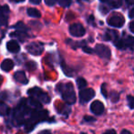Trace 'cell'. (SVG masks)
Masks as SVG:
<instances>
[{
    "label": "cell",
    "mask_w": 134,
    "mask_h": 134,
    "mask_svg": "<svg viewBox=\"0 0 134 134\" xmlns=\"http://www.w3.org/2000/svg\"><path fill=\"white\" fill-rule=\"evenodd\" d=\"M105 88H106V84H105V83H103L102 86H101V93H102V95L104 96L105 98H107L108 94L106 93V90H105Z\"/></svg>",
    "instance_id": "obj_26"
},
{
    "label": "cell",
    "mask_w": 134,
    "mask_h": 134,
    "mask_svg": "<svg viewBox=\"0 0 134 134\" xmlns=\"http://www.w3.org/2000/svg\"><path fill=\"white\" fill-rule=\"evenodd\" d=\"M77 86L80 90H82V88H86L87 86V81L84 80L83 78H79L77 79Z\"/></svg>",
    "instance_id": "obj_15"
},
{
    "label": "cell",
    "mask_w": 134,
    "mask_h": 134,
    "mask_svg": "<svg viewBox=\"0 0 134 134\" xmlns=\"http://www.w3.org/2000/svg\"><path fill=\"white\" fill-rule=\"evenodd\" d=\"M7 48L11 53H18L20 50V47L16 40H10L7 43Z\"/></svg>",
    "instance_id": "obj_11"
},
{
    "label": "cell",
    "mask_w": 134,
    "mask_h": 134,
    "mask_svg": "<svg viewBox=\"0 0 134 134\" xmlns=\"http://www.w3.org/2000/svg\"><path fill=\"white\" fill-rule=\"evenodd\" d=\"M127 101H128V105H129L130 109H134V97L131 95L127 96Z\"/></svg>",
    "instance_id": "obj_18"
},
{
    "label": "cell",
    "mask_w": 134,
    "mask_h": 134,
    "mask_svg": "<svg viewBox=\"0 0 134 134\" xmlns=\"http://www.w3.org/2000/svg\"><path fill=\"white\" fill-rule=\"evenodd\" d=\"M116 46L118 48H120V49H124V48H126V44H125V41L123 40H120L118 41V42H116Z\"/></svg>",
    "instance_id": "obj_24"
},
{
    "label": "cell",
    "mask_w": 134,
    "mask_h": 134,
    "mask_svg": "<svg viewBox=\"0 0 134 134\" xmlns=\"http://www.w3.org/2000/svg\"><path fill=\"white\" fill-rule=\"evenodd\" d=\"M95 52L97 53V55L99 57V58H104V59H109V58H110V55H111L110 49H109L107 46L102 45V44H99V45H97V46H96Z\"/></svg>",
    "instance_id": "obj_5"
},
{
    "label": "cell",
    "mask_w": 134,
    "mask_h": 134,
    "mask_svg": "<svg viewBox=\"0 0 134 134\" xmlns=\"http://www.w3.org/2000/svg\"><path fill=\"white\" fill-rule=\"evenodd\" d=\"M37 134H52V132L50 131H48V130H45V131H39Z\"/></svg>",
    "instance_id": "obj_29"
},
{
    "label": "cell",
    "mask_w": 134,
    "mask_h": 134,
    "mask_svg": "<svg viewBox=\"0 0 134 134\" xmlns=\"http://www.w3.org/2000/svg\"><path fill=\"white\" fill-rule=\"evenodd\" d=\"M2 82H3V77H2L1 75H0V86H1Z\"/></svg>",
    "instance_id": "obj_36"
},
{
    "label": "cell",
    "mask_w": 134,
    "mask_h": 134,
    "mask_svg": "<svg viewBox=\"0 0 134 134\" xmlns=\"http://www.w3.org/2000/svg\"><path fill=\"white\" fill-rule=\"evenodd\" d=\"M9 14V7L7 5H4L3 7H0V27L5 25L7 21Z\"/></svg>",
    "instance_id": "obj_9"
},
{
    "label": "cell",
    "mask_w": 134,
    "mask_h": 134,
    "mask_svg": "<svg viewBox=\"0 0 134 134\" xmlns=\"http://www.w3.org/2000/svg\"><path fill=\"white\" fill-rule=\"evenodd\" d=\"M59 5L63 7H68L71 5L72 3V0H59Z\"/></svg>",
    "instance_id": "obj_23"
},
{
    "label": "cell",
    "mask_w": 134,
    "mask_h": 134,
    "mask_svg": "<svg viewBox=\"0 0 134 134\" xmlns=\"http://www.w3.org/2000/svg\"><path fill=\"white\" fill-rule=\"evenodd\" d=\"M9 113H10V109H9L8 105H7L3 101H1L0 102V116H7V115H9Z\"/></svg>",
    "instance_id": "obj_13"
},
{
    "label": "cell",
    "mask_w": 134,
    "mask_h": 134,
    "mask_svg": "<svg viewBox=\"0 0 134 134\" xmlns=\"http://www.w3.org/2000/svg\"><path fill=\"white\" fill-rule=\"evenodd\" d=\"M103 134H117V132L114 131V130H109V131H105Z\"/></svg>",
    "instance_id": "obj_30"
},
{
    "label": "cell",
    "mask_w": 134,
    "mask_h": 134,
    "mask_svg": "<svg viewBox=\"0 0 134 134\" xmlns=\"http://www.w3.org/2000/svg\"><path fill=\"white\" fill-rule=\"evenodd\" d=\"M58 0H45V3L48 5H54Z\"/></svg>",
    "instance_id": "obj_27"
},
{
    "label": "cell",
    "mask_w": 134,
    "mask_h": 134,
    "mask_svg": "<svg viewBox=\"0 0 134 134\" xmlns=\"http://www.w3.org/2000/svg\"><path fill=\"white\" fill-rule=\"evenodd\" d=\"M27 50L28 53H30L31 55L39 56V55H41V53L43 52V46L40 43H37V42L30 43L29 45H27Z\"/></svg>",
    "instance_id": "obj_7"
},
{
    "label": "cell",
    "mask_w": 134,
    "mask_h": 134,
    "mask_svg": "<svg viewBox=\"0 0 134 134\" xmlns=\"http://www.w3.org/2000/svg\"><path fill=\"white\" fill-rule=\"evenodd\" d=\"M95 90L93 88H82L80 91V101L81 104H85L90 101L94 97H95Z\"/></svg>",
    "instance_id": "obj_3"
},
{
    "label": "cell",
    "mask_w": 134,
    "mask_h": 134,
    "mask_svg": "<svg viewBox=\"0 0 134 134\" xmlns=\"http://www.w3.org/2000/svg\"><path fill=\"white\" fill-rule=\"evenodd\" d=\"M120 134H131V132L128 131V130H122Z\"/></svg>",
    "instance_id": "obj_33"
},
{
    "label": "cell",
    "mask_w": 134,
    "mask_h": 134,
    "mask_svg": "<svg viewBox=\"0 0 134 134\" xmlns=\"http://www.w3.org/2000/svg\"><path fill=\"white\" fill-rule=\"evenodd\" d=\"M104 104L99 100H94L90 105V110L95 115H101L104 112Z\"/></svg>",
    "instance_id": "obj_8"
},
{
    "label": "cell",
    "mask_w": 134,
    "mask_h": 134,
    "mask_svg": "<svg viewBox=\"0 0 134 134\" xmlns=\"http://www.w3.org/2000/svg\"><path fill=\"white\" fill-rule=\"evenodd\" d=\"M69 33L74 37H82L86 33V30L81 24L75 23L69 27Z\"/></svg>",
    "instance_id": "obj_6"
},
{
    "label": "cell",
    "mask_w": 134,
    "mask_h": 134,
    "mask_svg": "<svg viewBox=\"0 0 134 134\" xmlns=\"http://www.w3.org/2000/svg\"><path fill=\"white\" fill-rule=\"evenodd\" d=\"M11 36H16V37H18V38L20 39V40H25V37H27V36L25 35V34H24V32H22V31H20V33H18V32H16V33H12L11 34Z\"/></svg>",
    "instance_id": "obj_21"
},
{
    "label": "cell",
    "mask_w": 134,
    "mask_h": 134,
    "mask_svg": "<svg viewBox=\"0 0 134 134\" xmlns=\"http://www.w3.org/2000/svg\"><path fill=\"white\" fill-rule=\"evenodd\" d=\"M26 67H27V69L29 71H33L37 69V64H36L34 61H30V62H27Z\"/></svg>",
    "instance_id": "obj_20"
},
{
    "label": "cell",
    "mask_w": 134,
    "mask_h": 134,
    "mask_svg": "<svg viewBox=\"0 0 134 134\" xmlns=\"http://www.w3.org/2000/svg\"><path fill=\"white\" fill-rule=\"evenodd\" d=\"M27 12L28 16L32 18H40L41 16V13L36 8H27Z\"/></svg>",
    "instance_id": "obj_14"
},
{
    "label": "cell",
    "mask_w": 134,
    "mask_h": 134,
    "mask_svg": "<svg viewBox=\"0 0 134 134\" xmlns=\"http://www.w3.org/2000/svg\"><path fill=\"white\" fill-rule=\"evenodd\" d=\"M110 5L114 8H118L122 5V0H110Z\"/></svg>",
    "instance_id": "obj_17"
},
{
    "label": "cell",
    "mask_w": 134,
    "mask_h": 134,
    "mask_svg": "<svg viewBox=\"0 0 134 134\" xmlns=\"http://www.w3.org/2000/svg\"><path fill=\"white\" fill-rule=\"evenodd\" d=\"M14 79H15V80L18 81V83H21V84H23V85H26L28 83V80H27V76H26L25 72L22 70L16 71L14 75Z\"/></svg>",
    "instance_id": "obj_10"
},
{
    "label": "cell",
    "mask_w": 134,
    "mask_h": 134,
    "mask_svg": "<svg viewBox=\"0 0 134 134\" xmlns=\"http://www.w3.org/2000/svg\"><path fill=\"white\" fill-rule=\"evenodd\" d=\"M15 27H16L18 30H19V31H22V32H25V31H27V26H26L25 24L22 23V22H18V25H16Z\"/></svg>",
    "instance_id": "obj_19"
},
{
    "label": "cell",
    "mask_w": 134,
    "mask_h": 134,
    "mask_svg": "<svg viewBox=\"0 0 134 134\" xmlns=\"http://www.w3.org/2000/svg\"><path fill=\"white\" fill-rule=\"evenodd\" d=\"M125 23V18L122 15H120L118 13L111 15V16L109 18V25L114 27H121Z\"/></svg>",
    "instance_id": "obj_4"
},
{
    "label": "cell",
    "mask_w": 134,
    "mask_h": 134,
    "mask_svg": "<svg viewBox=\"0 0 134 134\" xmlns=\"http://www.w3.org/2000/svg\"><path fill=\"white\" fill-rule=\"evenodd\" d=\"M30 2H31L32 4H34V5H37V4L40 3L41 0H30Z\"/></svg>",
    "instance_id": "obj_32"
},
{
    "label": "cell",
    "mask_w": 134,
    "mask_h": 134,
    "mask_svg": "<svg viewBox=\"0 0 134 134\" xmlns=\"http://www.w3.org/2000/svg\"><path fill=\"white\" fill-rule=\"evenodd\" d=\"M114 35H117L116 32H114V31H107V33L105 34L104 39H105V40H111Z\"/></svg>",
    "instance_id": "obj_22"
},
{
    "label": "cell",
    "mask_w": 134,
    "mask_h": 134,
    "mask_svg": "<svg viewBox=\"0 0 134 134\" xmlns=\"http://www.w3.org/2000/svg\"><path fill=\"white\" fill-rule=\"evenodd\" d=\"M126 2H127L128 5H132V4H134V0H126Z\"/></svg>",
    "instance_id": "obj_35"
},
{
    "label": "cell",
    "mask_w": 134,
    "mask_h": 134,
    "mask_svg": "<svg viewBox=\"0 0 134 134\" xmlns=\"http://www.w3.org/2000/svg\"><path fill=\"white\" fill-rule=\"evenodd\" d=\"M130 18H134V8H132L131 10V12H130Z\"/></svg>",
    "instance_id": "obj_34"
},
{
    "label": "cell",
    "mask_w": 134,
    "mask_h": 134,
    "mask_svg": "<svg viewBox=\"0 0 134 134\" xmlns=\"http://www.w3.org/2000/svg\"><path fill=\"white\" fill-rule=\"evenodd\" d=\"M27 94L31 98L35 99L36 100L39 101L40 103L48 104V103L50 102V97L48 96V94L43 91L40 88L34 87V88H29V90H27Z\"/></svg>",
    "instance_id": "obj_2"
},
{
    "label": "cell",
    "mask_w": 134,
    "mask_h": 134,
    "mask_svg": "<svg viewBox=\"0 0 134 134\" xmlns=\"http://www.w3.org/2000/svg\"><path fill=\"white\" fill-rule=\"evenodd\" d=\"M13 2H16V3H19V2H22L24 1V0H12Z\"/></svg>",
    "instance_id": "obj_37"
},
{
    "label": "cell",
    "mask_w": 134,
    "mask_h": 134,
    "mask_svg": "<svg viewBox=\"0 0 134 134\" xmlns=\"http://www.w3.org/2000/svg\"><path fill=\"white\" fill-rule=\"evenodd\" d=\"M109 98H110L111 102L116 103V102H118L119 99H120V94H119L118 92H116V91H112L110 93V96H109Z\"/></svg>",
    "instance_id": "obj_16"
},
{
    "label": "cell",
    "mask_w": 134,
    "mask_h": 134,
    "mask_svg": "<svg viewBox=\"0 0 134 134\" xmlns=\"http://www.w3.org/2000/svg\"><path fill=\"white\" fill-rule=\"evenodd\" d=\"M100 1H102V2H107V1H109V0H100Z\"/></svg>",
    "instance_id": "obj_38"
},
{
    "label": "cell",
    "mask_w": 134,
    "mask_h": 134,
    "mask_svg": "<svg viewBox=\"0 0 134 134\" xmlns=\"http://www.w3.org/2000/svg\"><path fill=\"white\" fill-rule=\"evenodd\" d=\"M14 65H15L14 61H13L12 59L7 58V59H5L1 63V69L5 71V72H8V71H10L11 69L14 68Z\"/></svg>",
    "instance_id": "obj_12"
},
{
    "label": "cell",
    "mask_w": 134,
    "mask_h": 134,
    "mask_svg": "<svg viewBox=\"0 0 134 134\" xmlns=\"http://www.w3.org/2000/svg\"><path fill=\"white\" fill-rule=\"evenodd\" d=\"M83 51H85L86 53H88V54L93 53V49H92V48H88V47H84V48H83Z\"/></svg>",
    "instance_id": "obj_28"
},
{
    "label": "cell",
    "mask_w": 134,
    "mask_h": 134,
    "mask_svg": "<svg viewBox=\"0 0 134 134\" xmlns=\"http://www.w3.org/2000/svg\"><path fill=\"white\" fill-rule=\"evenodd\" d=\"M57 90L61 95V98L66 103L72 105L76 102L77 97L72 83H59L57 85Z\"/></svg>",
    "instance_id": "obj_1"
},
{
    "label": "cell",
    "mask_w": 134,
    "mask_h": 134,
    "mask_svg": "<svg viewBox=\"0 0 134 134\" xmlns=\"http://www.w3.org/2000/svg\"><path fill=\"white\" fill-rule=\"evenodd\" d=\"M83 121L85 122H93V121H96V120L92 117H90V116H85L83 118Z\"/></svg>",
    "instance_id": "obj_25"
},
{
    "label": "cell",
    "mask_w": 134,
    "mask_h": 134,
    "mask_svg": "<svg viewBox=\"0 0 134 134\" xmlns=\"http://www.w3.org/2000/svg\"><path fill=\"white\" fill-rule=\"evenodd\" d=\"M130 29H131V31L134 33V20L133 21L131 22V24H130Z\"/></svg>",
    "instance_id": "obj_31"
}]
</instances>
